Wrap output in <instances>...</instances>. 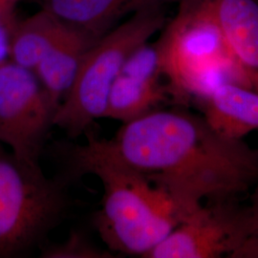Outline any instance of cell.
<instances>
[{
	"instance_id": "6da1fadb",
	"label": "cell",
	"mask_w": 258,
	"mask_h": 258,
	"mask_svg": "<svg viewBox=\"0 0 258 258\" xmlns=\"http://www.w3.org/2000/svg\"><path fill=\"white\" fill-rule=\"evenodd\" d=\"M121 124L110 139L89 136L83 149L147 176L188 212L208 201L248 198L258 184L257 150L203 115L161 107Z\"/></svg>"
},
{
	"instance_id": "7a4b0ae2",
	"label": "cell",
	"mask_w": 258,
	"mask_h": 258,
	"mask_svg": "<svg viewBox=\"0 0 258 258\" xmlns=\"http://www.w3.org/2000/svg\"><path fill=\"white\" fill-rule=\"evenodd\" d=\"M67 162L77 175L92 174L102 185L94 224L114 253L145 257L191 212L164 186L146 175L67 147Z\"/></svg>"
},
{
	"instance_id": "3957f363",
	"label": "cell",
	"mask_w": 258,
	"mask_h": 258,
	"mask_svg": "<svg viewBox=\"0 0 258 258\" xmlns=\"http://www.w3.org/2000/svg\"><path fill=\"white\" fill-rule=\"evenodd\" d=\"M156 40L172 102L200 104L218 87L234 83L252 89L223 37L211 0H179ZM253 90V89H252Z\"/></svg>"
},
{
	"instance_id": "277c9868",
	"label": "cell",
	"mask_w": 258,
	"mask_h": 258,
	"mask_svg": "<svg viewBox=\"0 0 258 258\" xmlns=\"http://www.w3.org/2000/svg\"><path fill=\"white\" fill-rule=\"evenodd\" d=\"M166 8L139 12L90 47L69 92L55 111L54 125L76 138L95 120L103 118L112 84L129 56L166 25Z\"/></svg>"
},
{
	"instance_id": "5b68a950",
	"label": "cell",
	"mask_w": 258,
	"mask_h": 258,
	"mask_svg": "<svg viewBox=\"0 0 258 258\" xmlns=\"http://www.w3.org/2000/svg\"><path fill=\"white\" fill-rule=\"evenodd\" d=\"M63 185L0 144V258L38 245L66 210Z\"/></svg>"
},
{
	"instance_id": "8992f818",
	"label": "cell",
	"mask_w": 258,
	"mask_h": 258,
	"mask_svg": "<svg viewBox=\"0 0 258 258\" xmlns=\"http://www.w3.org/2000/svg\"><path fill=\"white\" fill-rule=\"evenodd\" d=\"M252 215L243 199L202 204L146 258H239L252 233Z\"/></svg>"
},
{
	"instance_id": "52a82bcc",
	"label": "cell",
	"mask_w": 258,
	"mask_h": 258,
	"mask_svg": "<svg viewBox=\"0 0 258 258\" xmlns=\"http://www.w3.org/2000/svg\"><path fill=\"white\" fill-rule=\"evenodd\" d=\"M56 107L36 74L0 60V144L23 160L38 163Z\"/></svg>"
},
{
	"instance_id": "ba28073f",
	"label": "cell",
	"mask_w": 258,
	"mask_h": 258,
	"mask_svg": "<svg viewBox=\"0 0 258 258\" xmlns=\"http://www.w3.org/2000/svg\"><path fill=\"white\" fill-rule=\"evenodd\" d=\"M169 101L156 42L149 41L129 56L112 84L103 118L125 123Z\"/></svg>"
},
{
	"instance_id": "9c48e42d",
	"label": "cell",
	"mask_w": 258,
	"mask_h": 258,
	"mask_svg": "<svg viewBox=\"0 0 258 258\" xmlns=\"http://www.w3.org/2000/svg\"><path fill=\"white\" fill-rule=\"evenodd\" d=\"M179 0H41L42 8L65 24L98 40L120 22L145 10Z\"/></svg>"
},
{
	"instance_id": "30bf717a",
	"label": "cell",
	"mask_w": 258,
	"mask_h": 258,
	"mask_svg": "<svg viewBox=\"0 0 258 258\" xmlns=\"http://www.w3.org/2000/svg\"><path fill=\"white\" fill-rule=\"evenodd\" d=\"M212 11L231 54L258 92V2L211 0Z\"/></svg>"
},
{
	"instance_id": "8fae6325",
	"label": "cell",
	"mask_w": 258,
	"mask_h": 258,
	"mask_svg": "<svg viewBox=\"0 0 258 258\" xmlns=\"http://www.w3.org/2000/svg\"><path fill=\"white\" fill-rule=\"evenodd\" d=\"M96 41L67 25L63 34L33 71L56 109L74 83L84 55Z\"/></svg>"
},
{
	"instance_id": "7c38bea8",
	"label": "cell",
	"mask_w": 258,
	"mask_h": 258,
	"mask_svg": "<svg viewBox=\"0 0 258 258\" xmlns=\"http://www.w3.org/2000/svg\"><path fill=\"white\" fill-rule=\"evenodd\" d=\"M199 105L212 127L228 137L243 139L258 130V92L252 89L227 83Z\"/></svg>"
},
{
	"instance_id": "4fadbf2b",
	"label": "cell",
	"mask_w": 258,
	"mask_h": 258,
	"mask_svg": "<svg viewBox=\"0 0 258 258\" xmlns=\"http://www.w3.org/2000/svg\"><path fill=\"white\" fill-rule=\"evenodd\" d=\"M66 27L65 23L44 8L27 19L18 20L8 32L10 60L34 71Z\"/></svg>"
},
{
	"instance_id": "5bb4252c",
	"label": "cell",
	"mask_w": 258,
	"mask_h": 258,
	"mask_svg": "<svg viewBox=\"0 0 258 258\" xmlns=\"http://www.w3.org/2000/svg\"><path fill=\"white\" fill-rule=\"evenodd\" d=\"M41 257L44 258H113L110 249H102L93 244L80 231H72L63 242L45 247Z\"/></svg>"
},
{
	"instance_id": "9a60e30c",
	"label": "cell",
	"mask_w": 258,
	"mask_h": 258,
	"mask_svg": "<svg viewBox=\"0 0 258 258\" xmlns=\"http://www.w3.org/2000/svg\"><path fill=\"white\" fill-rule=\"evenodd\" d=\"M252 215V233L240 253L239 258H258V184L248 196Z\"/></svg>"
},
{
	"instance_id": "2e32d148",
	"label": "cell",
	"mask_w": 258,
	"mask_h": 258,
	"mask_svg": "<svg viewBox=\"0 0 258 258\" xmlns=\"http://www.w3.org/2000/svg\"><path fill=\"white\" fill-rule=\"evenodd\" d=\"M21 0H0V28L11 30L18 19H16V9Z\"/></svg>"
},
{
	"instance_id": "e0dca14e",
	"label": "cell",
	"mask_w": 258,
	"mask_h": 258,
	"mask_svg": "<svg viewBox=\"0 0 258 258\" xmlns=\"http://www.w3.org/2000/svg\"><path fill=\"white\" fill-rule=\"evenodd\" d=\"M7 38H8L7 31L3 28H0V46L7 48Z\"/></svg>"
},
{
	"instance_id": "ac0fdd59",
	"label": "cell",
	"mask_w": 258,
	"mask_h": 258,
	"mask_svg": "<svg viewBox=\"0 0 258 258\" xmlns=\"http://www.w3.org/2000/svg\"><path fill=\"white\" fill-rule=\"evenodd\" d=\"M21 1H22V0H21Z\"/></svg>"
}]
</instances>
